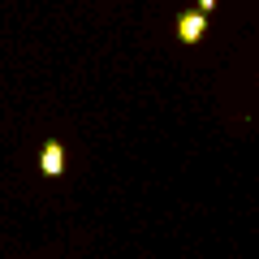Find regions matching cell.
Returning a JSON list of instances; mask_svg holds the SVG:
<instances>
[{"label":"cell","instance_id":"1","mask_svg":"<svg viewBox=\"0 0 259 259\" xmlns=\"http://www.w3.org/2000/svg\"><path fill=\"white\" fill-rule=\"evenodd\" d=\"M207 35V13H182V18H177V39H182V44H199V39Z\"/></svg>","mask_w":259,"mask_h":259},{"label":"cell","instance_id":"2","mask_svg":"<svg viewBox=\"0 0 259 259\" xmlns=\"http://www.w3.org/2000/svg\"><path fill=\"white\" fill-rule=\"evenodd\" d=\"M39 173H44V177H61L65 173V147L56 139H48L44 151H39Z\"/></svg>","mask_w":259,"mask_h":259},{"label":"cell","instance_id":"3","mask_svg":"<svg viewBox=\"0 0 259 259\" xmlns=\"http://www.w3.org/2000/svg\"><path fill=\"white\" fill-rule=\"evenodd\" d=\"M216 9V0H199V13H212Z\"/></svg>","mask_w":259,"mask_h":259}]
</instances>
